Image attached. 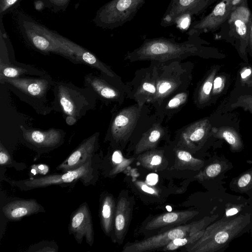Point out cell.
Wrapping results in <instances>:
<instances>
[{"mask_svg": "<svg viewBox=\"0 0 252 252\" xmlns=\"http://www.w3.org/2000/svg\"><path fill=\"white\" fill-rule=\"evenodd\" d=\"M196 40L195 37H188V40L177 42L174 39L163 37L147 38L139 47L128 52L125 60L131 62L181 61L202 54V49Z\"/></svg>", "mask_w": 252, "mask_h": 252, "instance_id": "obj_1", "label": "cell"}, {"mask_svg": "<svg viewBox=\"0 0 252 252\" xmlns=\"http://www.w3.org/2000/svg\"><path fill=\"white\" fill-rule=\"evenodd\" d=\"M17 23L23 37L32 47L42 53L60 55L76 63L73 52L76 43L24 13L18 14Z\"/></svg>", "mask_w": 252, "mask_h": 252, "instance_id": "obj_2", "label": "cell"}, {"mask_svg": "<svg viewBox=\"0 0 252 252\" xmlns=\"http://www.w3.org/2000/svg\"><path fill=\"white\" fill-rule=\"evenodd\" d=\"M175 61L151 62L157 93L151 103L156 109L167 99L187 90L191 81V65Z\"/></svg>", "mask_w": 252, "mask_h": 252, "instance_id": "obj_3", "label": "cell"}, {"mask_svg": "<svg viewBox=\"0 0 252 252\" xmlns=\"http://www.w3.org/2000/svg\"><path fill=\"white\" fill-rule=\"evenodd\" d=\"M52 108L63 114L66 123L73 125L90 110L94 109L96 97L89 89L78 88L70 83L54 85Z\"/></svg>", "mask_w": 252, "mask_h": 252, "instance_id": "obj_4", "label": "cell"}, {"mask_svg": "<svg viewBox=\"0 0 252 252\" xmlns=\"http://www.w3.org/2000/svg\"><path fill=\"white\" fill-rule=\"evenodd\" d=\"M99 158L96 154L78 168L59 174H52L39 177H30L15 181L6 180L10 185L24 191L51 186L62 187L74 185L80 181L84 186L94 185L98 179Z\"/></svg>", "mask_w": 252, "mask_h": 252, "instance_id": "obj_5", "label": "cell"}, {"mask_svg": "<svg viewBox=\"0 0 252 252\" xmlns=\"http://www.w3.org/2000/svg\"><path fill=\"white\" fill-rule=\"evenodd\" d=\"M249 214L226 217L207 226L202 236L186 247L188 252H214L227 245L249 223Z\"/></svg>", "mask_w": 252, "mask_h": 252, "instance_id": "obj_6", "label": "cell"}, {"mask_svg": "<svg viewBox=\"0 0 252 252\" xmlns=\"http://www.w3.org/2000/svg\"><path fill=\"white\" fill-rule=\"evenodd\" d=\"M0 82L7 85L19 98L31 105L39 114L46 115L52 110L47 99V93L53 85L50 76L3 78L0 79Z\"/></svg>", "mask_w": 252, "mask_h": 252, "instance_id": "obj_7", "label": "cell"}, {"mask_svg": "<svg viewBox=\"0 0 252 252\" xmlns=\"http://www.w3.org/2000/svg\"><path fill=\"white\" fill-rule=\"evenodd\" d=\"M217 217L218 215L206 217L200 220L178 226L139 242L128 243L124 247L122 252H143L162 248L175 239L182 238L205 229Z\"/></svg>", "mask_w": 252, "mask_h": 252, "instance_id": "obj_8", "label": "cell"}, {"mask_svg": "<svg viewBox=\"0 0 252 252\" xmlns=\"http://www.w3.org/2000/svg\"><path fill=\"white\" fill-rule=\"evenodd\" d=\"M146 0H111L96 11L93 21L99 28L113 29L131 21Z\"/></svg>", "mask_w": 252, "mask_h": 252, "instance_id": "obj_9", "label": "cell"}, {"mask_svg": "<svg viewBox=\"0 0 252 252\" xmlns=\"http://www.w3.org/2000/svg\"><path fill=\"white\" fill-rule=\"evenodd\" d=\"M20 127L22 141L39 155L49 152L63 143L65 132L62 129L52 128L41 130L27 128L23 126Z\"/></svg>", "mask_w": 252, "mask_h": 252, "instance_id": "obj_10", "label": "cell"}, {"mask_svg": "<svg viewBox=\"0 0 252 252\" xmlns=\"http://www.w3.org/2000/svg\"><path fill=\"white\" fill-rule=\"evenodd\" d=\"M211 0H170L163 14L160 26H171L178 23L187 24V19L198 15L205 9Z\"/></svg>", "mask_w": 252, "mask_h": 252, "instance_id": "obj_11", "label": "cell"}, {"mask_svg": "<svg viewBox=\"0 0 252 252\" xmlns=\"http://www.w3.org/2000/svg\"><path fill=\"white\" fill-rule=\"evenodd\" d=\"M125 92L127 97L134 100L141 108L146 102L151 103L157 88L151 66L135 72L133 79L126 85Z\"/></svg>", "mask_w": 252, "mask_h": 252, "instance_id": "obj_12", "label": "cell"}, {"mask_svg": "<svg viewBox=\"0 0 252 252\" xmlns=\"http://www.w3.org/2000/svg\"><path fill=\"white\" fill-rule=\"evenodd\" d=\"M68 230L78 244H81L85 238L86 243L91 247L93 246L94 232L91 212L87 202L82 203L72 213Z\"/></svg>", "mask_w": 252, "mask_h": 252, "instance_id": "obj_13", "label": "cell"}, {"mask_svg": "<svg viewBox=\"0 0 252 252\" xmlns=\"http://www.w3.org/2000/svg\"><path fill=\"white\" fill-rule=\"evenodd\" d=\"M233 2L234 0H223L209 15L198 21L190 23L187 33L188 37H197L200 33L217 29L230 15Z\"/></svg>", "mask_w": 252, "mask_h": 252, "instance_id": "obj_14", "label": "cell"}, {"mask_svg": "<svg viewBox=\"0 0 252 252\" xmlns=\"http://www.w3.org/2000/svg\"><path fill=\"white\" fill-rule=\"evenodd\" d=\"M141 108L136 104L125 107L116 114L108 132L112 140L121 141L131 135L140 117Z\"/></svg>", "mask_w": 252, "mask_h": 252, "instance_id": "obj_15", "label": "cell"}, {"mask_svg": "<svg viewBox=\"0 0 252 252\" xmlns=\"http://www.w3.org/2000/svg\"><path fill=\"white\" fill-rule=\"evenodd\" d=\"M99 133L96 132L84 139L60 164L56 169L65 172L76 169L96 154L98 150Z\"/></svg>", "mask_w": 252, "mask_h": 252, "instance_id": "obj_16", "label": "cell"}, {"mask_svg": "<svg viewBox=\"0 0 252 252\" xmlns=\"http://www.w3.org/2000/svg\"><path fill=\"white\" fill-rule=\"evenodd\" d=\"M85 87L91 90L96 97L105 102H117L120 104L124 100L125 93L103 76L93 73L84 77Z\"/></svg>", "mask_w": 252, "mask_h": 252, "instance_id": "obj_17", "label": "cell"}, {"mask_svg": "<svg viewBox=\"0 0 252 252\" xmlns=\"http://www.w3.org/2000/svg\"><path fill=\"white\" fill-rule=\"evenodd\" d=\"M1 210L4 217L11 221H19L24 217L45 212L35 199L12 200L6 203Z\"/></svg>", "mask_w": 252, "mask_h": 252, "instance_id": "obj_18", "label": "cell"}, {"mask_svg": "<svg viewBox=\"0 0 252 252\" xmlns=\"http://www.w3.org/2000/svg\"><path fill=\"white\" fill-rule=\"evenodd\" d=\"M198 214L194 210L174 211L162 214L149 221L145 228L151 230L169 225L181 224L191 220Z\"/></svg>", "mask_w": 252, "mask_h": 252, "instance_id": "obj_19", "label": "cell"}, {"mask_svg": "<svg viewBox=\"0 0 252 252\" xmlns=\"http://www.w3.org/2000/svg\"><path fill=\"white\" fill-rule=\"evenodd\" d=\"M116 205L112 195L103 193L99 199V218L103 232L110 236L114 229Z\"/></svg>", "mask_w": 252, "mask_h": 252, "instance_id": "obj_20", "label": "cell"}, {"mask_svg": "<svg viewBox=\"0 0 252 252\" xmlns=\"http://www.w3.org/2000/svg\"><path fill=\"white\" fill-rule=\"evenodd\" d=\"M131 206L126 197L120 198L117 202L114 224V235L116 240L122 241L125 236L130 221Z\"/></svg>", "mask_w": 252, "mask_h": 252, "instance_id": "obj_21", "label": "cell"}, {"mask_svg": "<svg viewBox=\"0 0 252 252\" xmlns=\"http://www.w3.org/2000/svg\"><path fill=\"white\" fill-rule=\"evenodd\" d=\"M210 124L207 119H203L188 126L182 131L181 137L187 145L191 146L198 143L207 136Z\"/></svg>", "mask_w": 252, "mask_h": 252, "instance_id": "obj_22", "label": "cell"}, {"mask_svg": "<svg viewBox=\"0 0 252 252\" xmlns=\"http://www.w3.org/2000/svg\"><path fill=\"white\" fill-rule=\"evenodd\" d=\"M164 130L159 124H154L145 132L136 144L135 154L154 149L163 136Z\"/></svg>", "mask_w": 252, "mask_h": 252, "instance_id": "obj_23", "label": "cell"}, {"mask_svg": "<svg viewBox=\"0 0 252 252\" xmlns=\"http://www.w3.org/2000/svg\"><path fill=\"white\" fill-rule=\"evenodd\" d=\"M42 76L44 73L27 65H17L10 63L0 61V79L3 78H16L26 75Z\"/></svg>", "mask_w": 252, "mask_h": 252, "instance_id": "obj_24", "label": "cell"}, {"mask_svg": "<svg viewBox=\"0 0 252 252\" xmlns=\"http://www.w3.org/2000/svg\"><path fill=\"white\" fill-rule=\"evenodd\" d=\"M189 92L187 90L179 92L164 101L157 109L163 115H171L181 108L188 101Z\"/></svg>", "mask_w": 252, "mask_h": 252, "instance_id": "obj_25", "label": "cell"}, {"mask_svg": "<svg viewBox=\"0 0 252 252\" xmlns=\"http://www.w3.org/2000/svg\"><path fill=\"white\" fill-rule=\"evenodd\" d=\"M250 12L247 8L241 6L235 9L231 15L237 32L244 39L248 38L247 24L249 21Z\"/></svg>", "mask_w": 252, "mask_h": 252, "instance_id": "obj_26", "label": "cell"}, {"mask_svg": "<svg viewBox=\"0 0 252 252\" xmlns=\"http://www.w3.org/2000/svg\"><path fill=\"white\" fill-rule=\"evenodd\" d=\"M216 71V69L212 70L200 86L195 96L196 104L204 105L209 100Z\"/></svg>", "mask_w": 252, "mask_h": 252, "instance_id": "obj_27", "label": "cell"}, {"mask_svg": "<svg viewBox=\"0 0 252 252\" xmlns=\"http://www.w3.org/2000/svg\"><path fill=\"white\" fill-rule=\"evenodd\" d=\"M163 157L162 151L150 150L140 155L138 159L143 167L153 170L157 168L161 164Z\"/></svg>", "mask_w": 252, "mask_h": 252, "instance_id": "obj_28", "label": "cell"}, {"mask_svg": "<svg viewBox=\"0 0 252 252\" xmlns=\"http://www.w3.org/2000/svg\"><path fill=\"white\" fill-rule=\"evenodd\" d=\"M205 229L195 233L189 234L182 238L175 239L162 248L160 250L163 251H173L183 246L190 245L196 242L202 236Z\"/></svg>", "mask_w": 252, "mask_h": 252, "instance_id": "obj_29", "label": "cell"}, {"mask_svg": "<svg viewBox=\"0 0 252 252\" xmlns=\"http://www.w3.org/2000/svg\"><path fill=\"white\" fill-rule=\"evenodd\" d=\"M218 137L224 139L233 150H239L242 147L240 137L237 132L229 127H221L217 131Z\"/></svg>", "mask_w": 252, "mask_h": 252, "instance_id": "obj_30", "label": "cell"}, {"mask_svg": "<svg viewBox=\"0 0 252 252\" xmlns=\"http://www.w3.org/2000/svg\"><path fill=\"white\" fill-rule=\"evenodd\" d=\"M133 161V159L125 158L121 152L116 150L113 153L111 158V168L108 173L110 176L119 173L124 170Z\"/></svg>", "mask_w": 252, "mask_h": 252, "instance_id": "obj_31", "label": "cell"}, {"mask_svg": "<svg viewBox=\"0 0 252 252\" xmlns=\"http://www.w3.org/2000/svg\"><path fill=\"white\" fill-rule=\"evenodd\" d=\"M176 155L179 161L184 165L194 167L201 166L204 163L202 160L194 158L186 151L178 150Z\"/></svg>", "mask_w": 252, "mask_h": 252, "instance_id": "obj_32", "label": "cell"}, {"mask_svg": "<svg viewBox=\"0 0 252 252\" xmlns=\"http://www.w3.org/2000/svg\"><path fill=\"white\" fill-rule=\"evenodd\" d=\"M0 165L1 166L14 167L20 170L24 168L25 165L16 162L1 143L0 144Z\"/></svg>", "mask_w": 252, "mask_h": 252, "instance_id": "obj_33", "label": "cell"}, {"mask_svg": "<svg viewBox=\"0 0 252 252\" xmlns=\"http://www.w3.org/2000/svg\"><path fill=\"white\" fill-rule=\"evenodd\" d=\"M222 165L219 162H215L209 165L205 169L196 176V178L203 180L206 178L215 177L222 171Z\"/></svg>", "mask_w": 252, "mask_h": 252, "instance_id": "obj_34", "label": "cell"}, {"mask_svg": "<svg viewBox=\"0 0 252 252\" xmlns=\"http://www.w3.org/2000/svg\"><path fill=\"white\" fill-rule=\"evenodd\" d=\"M46 7L52 12L58 13L64 11L71 0H42Z\"/></svg>", "mask_w": 252, "mask_h": 252, "instance_id": "obj_35", "label": "cell"}, {"mask_svg": "<svg viewBox=\"0 0 252 252\" xmlns=\"http://www.w3.org/2000/svg\"><path fill=\"white\" fill-rule=\"evenodd\" d=\"M22 0H0V19L6 14L13 11L19 5Z\"/></svg>", "mask_w": 252, "mask_h": 252, "instance_id": "obj_36", "label": "cell"}, {"mask_svg": "<svg viewBox=\"0 0 252 252\" xmlns=\"http://www.w3.org/2000/svg\"><path fill=\"white\" fill-rule=\"evenodd\" d=\"M58 247L56 243L52 242L42 241L31 245L29 251L32 252H57Z\"/></svg>", "mask_w": 252, "mask_h": 252, "instance_id": "obj_37", "label": "cell"}, {"mask_svg": "<svg viewBox=\"0 0 252 252\" xmlns=\"http://www.w3.org/2000/svg\"><path fill=\"white\" fill-rule=\"evenodd\" d=\"M241 107L252 113V95L240 96L237 101L231 104V107Z\"/></svg>", "mask_w": 252, "mask_h": 252, "instance_id": "obj_38", "label": "cell"}, {"mask_svg": "<svg viewBox=\"0 0 252 252\" xmlns=\"http://www.w3.org/2000/svg\"><path fill=\"white\" fill-rule=\"evenodd\" d=\"M237 186L240 189H246L252 186V171L242 175L237 181Z\"/></svg>", "mask_w": 252, "mask_h": 252, "instance_id": "obj_39", "label": "cell"}, {"mask_svg": "<svg viewBox=\"0 0 252 252\" xmlns=\"http://www.w3.org/2000/svg\"><path fill=\"white\" fill-rule=\"evenodd\" d=\"M136 184L137 186L141 190L145 192L153 195L158 194V191L155 189L150 187V185L147 183L141 181H137Z\"/></svg>", "mask_w": 252, "mask_h": 252, "instance_id": "obj_40", "label": "cell"}, {"mask_svg": "<svg viewBox=\"0 0 252 252\" xmlns=\"http://www.w3.org/2000/svg\"><path fill=\"white\" fill-rule=\"evenodd\" d=\"M32 168H34L36 169L37 174L41 175H46L49 171V167L43 164H40L37 165H33Z\"/></svg>", "mask_w": 252, "mask_h": 252, "instance_id": "obj_41", "label": "cell"}, {"mask_svg": "<svg viewBox=\"0 0 252 252\" xmlns=\"http://www.w3.org/2000/svg\"><path fill=\"white\" fill-rule=\"evenodd\" d=\"M158 175L156 173H150L146 177V183L150 185L154 186L158 182Z\"/></svg>", "mask_w": 252, "mask_h": 252, "instance_id": "obj_42", "label": "cell"}, {"mask_svg": "<svg viewBox=\"0 0 252 252\" xmlns=\"http://www.w3.org/2000/svg\"><path fill=\"white\" fill-rule=\"evenodd\" d=\"M241 209L238 206H232L227 208L225 212L226 217H229L234 216L239 213Z\"/></svg>", "mask_w": 252, "mask_h": 252, "instance_id": "obj_43", "label": "cell"}, {"mask_svg": "<svg viewBox=\"0 0 252 252\" xmlns=\"http://www.w3.org/2000/svg\"><path fill=\"white\" fill-rule=\"evenodd\" d=\"M223 85L222 80L221 77H218L214 79L213 82V90L217 92L219 91Z\"/></svg>", "mask_w": 252, "mask_h": 252, "instance_id": "obj_44", "label": "cell"}, {"mask_svg": "<svg viewBox=\"0 0 252 252\" xmlns=\"http://www.w3.org/2000/svg\"><path fill=\"white\" fill-rule=\"evenodd\" d=\"M34 8L38 11H41L46 7V5L42 0H36L34 2Z\"/></svg>", "mask_w": 252, "mask_h": 252, "instance_id": "obj_45", "label": "cell"}, {"mask_svg": "<svg viewBox=\"0 0 252 252\" xmlns=\"http://www.w3.org/2000/svg\"><path fill=\"white\" fill-rule=\"evenodd\" d=\"M249 37L250 46L252 51V18L251 19L249 23Z\"/></svg>", "mask_w": 252, "mask_h": 252, "instance_id": "obj_46", "label": "cell"}, {"mask_svg": "<svg viewBox=\"0 0 252 252\" xmlns=\"http://www.w3.org/2000/svg\"><path fill=\"white\" fill-rule=\"evenodd\" d=\"M252 73V70L250 68H246L241 73V78L243 79H246Z\"/></svg>", "mask_w": 252, "mask_h": 252, "instance_id": "obj_47", "label": "cell"}, {"mask_svg": "<svg viewBox=\"0 0 252 252\" xmlns=\"http://www.w3.org/2000/svg\"><path fill=\"white\" fill-rule=\"evenodd\" d=\"M31 173L33 176H35L37 174L36 169L34 168H32L31 169Z\"/></svg>", "mask_w": 252, "mask_h": 252, "instance_id": "obj_48", "label": "cell"}]
</instances>
